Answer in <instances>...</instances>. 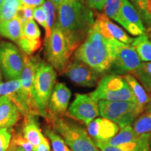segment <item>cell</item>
<instances>
[{
	"mask_svg": "<svg viewBox=\"0 0 151 151\" xmlns=\"http://www.w3.org/2000/svg\"><path fill=\"white\" fill-rule=\"evenodd\" d=\"M14 131L12 127H0V151L8 150Z\"/></svg>",
	"mask_w": 151,
	"mask_h": 151,
	"instance_id": "d6a6232c",
	"label": "cell"
},
{
	"mask_svg": "<svg viewBox=\"0 0 151 151\" xmlns=\"http://www.w3.org/2000/svg\"><path fill=\"white\" fill-rule=\"evenodd\" d=\"M139 13L146 32L151 37V0H129Z\"/></svg>",
	"mask_w": 151,
	"mask_h": 151,
	"instance_id": "484cf974",
	"label": "cell"
},
{
	"mask_svg": "<svg viewBox=\"0 0 151 151\" xmlns=\"http://www.w3.org/2000/svg\"><path fill=\"white\" fill-rule=\"evenodd\" d=\"M37 117V116L30 115L24 116L22 125L23 136L35 148L39 146L42 141L46 139L39 127Z\"/></svg>",
	"mask_w": 151,
	"mask_h": 151,
	"instance_id": "44dd1931",
	"label": "cell"
},
{
	"mask_svg": "<svg viewBox=\"0 0 151 151\" xmlns=\"http://www.w3.org/2000/svg\"><path fill=\"white\" fill-rule=\"evenodd\" d=\"M118 23L133 36L146 34V29L139 13L129 0H123L120 11Z\"/></svg>",
	"mask_w": 151,
	"mask_h": 151,
	"instance_id": "5bb4252c",
	"label": "cell"
},
{
	"mask_svg": "<svg viewBox=\"0 0 151 151\" xmlns=\"http://www.w3.org/2000/svg\"><path fill=\"white\" fill-rule=\"evenodd\" d=\"M21 81L20 79L9 81L4 83H0V95L7 96L10 98L22 114V104L20 96Z\"/></svg>",
	"mask_w": 151,
	"mask_h": 151,
	"instance_id": "603a6c76",
	"label": "cell"
},
{
	"mask_svg": "<svg viewBox=\"0 0 151 151\" xmlns=\"http://www.w3.org/2000/svg\"><path fill=\"white\" fill-rule=\"evenodd\" d=\"M93 25L101 35L109 39H116L125 44H131L133 41V38L129 37L121 27L111 21L104 14L97 12Z\"/></svg>",
	"mask_w": 151,
	"mask_h": 151,
	"instance_id": "2e32d148",
	"label": "cell"
},
{
	"mask_svg": "<svg viewBox=\"0 0 151 151\" xmlns=\"http://www.w3.org/2000/svg\"><path fill=\"white\" fill-rule=\"evenodd\" d=\"M68 115L88 125L99 115L98 101L89 94H76L75 99L68 109Z\"/></svg>",
	"mask_w": 151,
	"mask_h": 151,
	"instance_id": "7c38bea8",
	"label": "cell"
},
{
	"mask_svg": "<svg viewBox=\"0 0 151 151\" xmlns=\"http://www.w3.org/2000/svg\"><path fill=\"white\" fill-rule=\"evenodd\" d=\"M24 67L20 81V96L22 104V116H39L33 98V84L37 68V57L27 55L23 53Z\"/></svg>",
	"mask_w": 151,
	"mask_h": 151,
	"instance_id": "ba28073f",
	"label": "cell"
},
{
	"mask_svg": "<svg viewBox=\"0 0 151 151\" xmlns=\"http://www.w3.org/2000/svg\"><path fill=\"white\" fill-rule=\"evenodd\" d=\"M90 8L97 11H103L106 0H85Z\"/></svg>",
	"mask_w": 151,
	"mask_h": 151,
	"instance_id": "d590c367",
	"label": "cell"
},
{
	"mask_svg": "<svg viewBox=\"0 0 151 151\" xmlns=\"http://www.w3.org/2000/svg\"><path fill=\"white\" fill-rule=\"evenodd\" d=\"M132 127L143 146L149 150V140L151 137V104L147 106L136 119Z\"/></svg>",
	"mask_w": 151,
	"mask_h": 151,
	"instance_id": "ffe728a7",
	"label": "cell"
},
{
	"mask_svg": "<svg viewBox=\"0 0 151 151\" xmlns=\"http://www.w3.org/2000/svg\"><path fill=\"white\" fill-rule=\"evenodd\" d=\"M9 149L11 151H35L32 145L24 138L23 134L13 132Z\"/></svg>",
	"mask_w": 151,
	"mask_h": 151,
	"instance_id": "f1b7e54d",
	"label": "cell"
},
{
	"mask_svg": "<svg viewBox=\"0 0 151 151\" xmlns=\"http://www.w3.org/2000/svg\"><path fill=\"white\" fill-rule=\"evenodd\" d=\"M106 143L124 151H149L135 134L132 125L121 128L115 137Z\"/></svg>",
	"mask_w": 151,
	"mask_h": 151,
	"instance_id": "ac0fdd59",
	"label": "cell"
},
{
	"mask_svg": "<svg viewBox=\"0 0 151 151\" xmlns=\"http://www.w3.org/2000/svg\"><path fill=\"white\" fill-rule=\"evenodd\" d=\"M33 14L34 8L28 6H20L16 17H18L22 24H24L29 20H33Z\"/></svg>",
	"mask_w": 151,
	"mask_h": 151,
	"instance_id": "836d02e7",
	"label": "cell"
},
{
	"mask_svg": "<svg viewBox=\"0 0 151 151\" xmlns=\"http://www.w3.org/2000/svg\"><path fill=\"white\" fill-rule=\"evenodd\" d=\"M49 128L59 134L71 151H99L98 147L86 130L62 118L48 123Z\"/></svg>",
	"mask_w": 151,
	"mask_h": 151,
	"instance_id": "5b68a950",
	"label": "cell"
},
{
	"mask_svg": "<svg viewBox=\"0 0 151 151\" xmlns=\"http://www.w3.org/2000/svg\"><path fill=\"white\" fill-rule=\"evenodd\" d=\"M89 95L96 101H130L137 104L136 97L127 81L122 76L105 75L100 79L95 90Z\"/></svg>",
	"mask_w": 151,
	"mask_h": 151,
	"instance_id": "277c9868",
	"label": "cell"
},
{
	"mask_svg": "<svg viewBox=\"0 0 151 151\" xmlns=\"http://www.w3.org/2000/svg\"><path fill=\"white\" fill-rule=\"evenodd\" d=\"M122 1L123 0H106L103 9L104 14L118 22Z\"/></svg>",
	"mask_w": 151,
	"mask_h": 151,
	"instance_id": "4dcf8cb0",
	"label": "cell"
},
{
	"mask_svg": "<svg viewBox=\"0 0 151 151\" xmlns=\"http://www.w3.org/2000/svg\"><path fill=\"white\" fill-rule=\"evenodd\" d=\"M17 44L27 55H32L41 48V32L34 19L22 24V36Z\"/></svg>",
	"mask_w": 151,
	"mask_h": 151,
	"instance_id": "9a60e30c",
	"label": "cell"
},
{
	"mask_svg": "<svg viewBox=\"0 0 151 151\" xmlns=\"http://www.w3.org/2000/svg\"><path fill=\"white\" fill-rule=\"evenodd\" d=\"M42 7L46 14L47 29L44 39H47L51 35L52 30L57 22V8L51 1L48 0L45 1V3L42 5Z\"/></svg>",
	"mask_w": 151,
	"mask_h": 151,
	"instance_id": "f546056e",
	"label": "cell"
},
{
	"mask_svg": "<svg viewBox=\"0 0 151 151\" xmlns=\"http://www.w3.org/2000/svg\"><path fill=\"white\" fill-rule=\"evenodd\" d=\"M1 82H2V75H1V71L0 69V83H1Z\"/></svg>",
	"mask_w": 151,
	"mask_h": 151,
	"instance_id": "60d3db41",
	"label": "cell"
},
{
	"mask_svg": "<svg viewBox=\"0 0 151 151\" xmlns=\"http://www.w3.org/2000/svg\"><path fill=\"white\" fill-rule=\"evenodd\" d=\"M144 89L151 94V62H142L132 73Z\"/></svg>",
	"mask_w": 151,
	"mask_h": 151,
	"instance_id": "4316f807",
	"label": "cell"
},
{
	"mask_svg": "<svg viewBox=\"0 0 151 151\" xmlns=\"http://www.w3.org/2000/svg\"><path fill=\"white\" fill-rule=\"evenodd\" d=\"M20 7V0H4L0 8V22L16 18Z\"/></svg>",
	"mask_w": 151,
	"mask_h": 151,
	"instance_id": "83f0119b",
	"label": "cell"
},
{
	"mask_svg": "<svg viewBox=\"0 0 151 151\" xmlns=\"http://www.w3.org/2000/svg\"><path fill=\"white\" fill-rule=\"evenodd\" d=\"M149 150L151 151V137L150 138V140H149Z\"/></svg>",
	"mask_w": 151,
	"mask_h": 151,
	"instance_id": "b9f144b4",
	"label": "cell"
},
{
	"mask_svg": "<svg viewBox=\"0 0 151 151\" xmlns=\"http://www.w3.org/2000/svg\"><path fill=\"white\" fill-rule=\"evenodd\" d=\"M22 115L18 106L7 96L0 97V127H12Z\"/></svg>",
	"mask_w": 151,
	"mask_h": 151,
	"instance_id": "d6986e66",
	"label": "cell"
},
{
	"mask_svg": "<svg viewBox=\"0 0 151 151\" xmlns=\"http://www.w3.org/2000/svg\"><path fill=\"white\" fill-rule=\"evenodd\" d=\"M45 134L50 140L54 151H70L66 146L64 139L52 129L47 128L45 129Z\"/></svg>",
	"mask_w": 151,
	"mask_h": 151,
	"instance_id": "1f68e13d",
	"label": "cell"
},
{
	"mask_svg": "<svg viewBox=\"0 0 151 151\" xmlns=\"http://www.w3.org/2000/svg\"><path fill=\"white\" fill-rule=\"evenodd\" d=\"M45 1V0H20V6H28L35 9L42 6Z\"/></svg>",
	"mask_w": 151,
	"mask_h": 151,
	"instance_id": "8d00e7d4",
	"label": "cell"
},
{
	"mask_svg": "<svg viewBox=\"0 0 151 151\" xmlns=\"http://www.w3.org/2000/svg\"><path fill=\"white\" fill-rule=\"evenodd\" d=\"M57 74L48 62L37 58L33 84V98L39 116L46 118L48 105L54 88Z\"/></svg>",
	"mask_w": 151,
	"mask_h": 151,
	"instance_id": "3957f363",
	"label": "cell"
},
{
	"mask_svg": "<svg viewBox=\"0 0 151 151\" xmlns=\"http://www.w3.org/2000/svg\"><path fill=\"white\" fill-rule=\"evenodd\" d=\"M71 95L70 90L64 83H58L54 87L48 102L47 116L45 118L47 123L62 118L67 112Z\"/></svg>",
	"mask_w": 151,
	"mask_h": 151,
	"instance_id": "4fadbf2b",
	"label": "cell"
},
{
	"mask_svg": "<svg viewBox=\"0 0 151 151\" xmlns=\"http://www.w3.org/2000/svg\"><path fill=\"white\" fill-rule=\"evenodd\" d=\"M98 147V148L100 149L101 151H124L121 149L117 148V147L111 146L106 142H101V141H98V142H94Z\"/></svg>",
	"mask_w": 151,
	"mask_h": 151,
	"instance_id": "74e56055",
	"label": "cell"
},
{
	"mask_svg": "<svg viewBox=\"0 0 151 151\" xmlns=\"http://www.w3.org/2000/svg\"><path fill=\"white\" fill-rule=\"evenodd\" d=\"M99 114L104 118L116 123L120 128L132 125L144 109L138 104L130 101H98Z\"/></svg>",
	"mask_w": 151,
	"mask_h": 151,
	"instance_id": "52a82bcc",
	"label": "cell"
},
{
	"mask_svg": "<svg viewBox=\"0 0 151 151\" xmlns=\"http://www.w3.org/2000/svg\"><path fill=\"white\" fill-rule=\"evenodd\" d=\"M87 131L94 142H107L117 134L119 126L106 118H96L87 125Z\"/></svg>",
	"mask_w": 151,
	"mask_h": 151,
	"instance_id": "e0dca14e",
	"label": "cell"
},
{
	"mask_svg": "<svg viewBox=\"0 0 151 151\" xmlns=\"http://www.w3.org/2000/svg\"><path fill=\"white\" fill-rule=\"evenodd\" d=\"M0 35L18 43L22 36V24L18 17L4 22H0Z\"/></svg>",
	"mask_w": 151,
	"mask_h": 151,
	"instance_id": "7402d4cb",
	"label": "cell"
},
{
	"mask_svg": "<svg viewBox=\"0 0 151 151\" xmlns=\"http://www.w3.org/2000/svg\"><path fill=\"white\" fill-rule=\"evenodd\" d=\"M141 63L140 58L133 47L120 42L109 71L111 74L124 76L133 73Z\"/></svg>",
	"mask_w": 151,
	"mask_h": 151,
	"instance_id": "8fae6325",
	"label": "cell"
},
{
	"mask_svg": "<svg viewBox=\"0 0 151 151\" xmlns=\"http://www.w3.org/2000/svg\"><path fill=\"white\" fill-rule=\"evenodd\" d=\"M97 11L85 0H68L57 9V25L73 51L83 42L94 23Z\"/></svg>",
	"mask_w": 151,
	"mask_h": 151,
	"instance_id": "6da1fadb",
	"label": "cell"
},
{
	"mask_svg": "<svg viewBox=\"0 0 151 151\" xmlns=\"http://www.w3.org/2000/svg\"><path fill=\"white\" fill-rule=\"evenodd\" d=\"M33 18L40 24L45 30L47 29V22H46V14L44 9H43L42 6L36 7L34 9Z\"/></svg>",
	"mask_w": 151,
	"mask_h": 151,
	"instance_id": "e575fe53",
	"label": "cell"
},
{
	"mask_svg": "<svg viewBox=\"0 0 151 151\" xmlns=\"http://www.w3.org/2000/svg\"><path fill=\"white\" fill-rule=\"evenodd\" d=\"M6 151H11V150H9V148H8V150H6Z\"/></svg>",
	"mask_w": 151,
	"mask_h": 151,
	"instance_id": "ee69618b",
	"label": "cell"
},
{
	"mask_svg": "<svg viewBox=\"0 0 151 151\" xmlns=\"http://www.w3.org/2000/svg\"><path fill=\"white\" fill-rule=\"evenodd\" d=\"M44 52L48 63L60 73L67 67L74 52L57 24L50 37L44 39Z\"/></svg>",
	"mask_w": 151,
	"mask_h": 151,
	"instance_id": "8992f818",
	"label": "cell"
},
{
	"mask_svg": "<svg viewBox=\"0 0 151 151\" xmlns=\"http://www.w3.org/2000/svg\"><path fill=\"white\" fill-rule=\"evenodd\" d=\"M122 77L129 86L134 95L137 99L138 104L142 106L144 109H146L147 106L150 104V98L142 85L131 73H127Z\"/></svg>",
	"mask_w": 151,
	"mask_h": 151,
	"instance_id": "cb8c5ba5",
	"label": "cell"
},
{
	"mask_svg": "<svg viewBox=\"0 0 151 151\" xmlns=\"http://www.w3.org/2000/svg\"><path fill=\"white\" fill-rule=\"evenodd\" d=\"M120 41L104 37L93 25L73 58L81 60L100 73L110 70Z\"/></svg>",
	"mask_w": 151,
	"mask_h": 151,
	"instance_id": "7a4b0ae2",
	"label": "cell"
},
{
	"mask_svg": "<svg viewBox=\"0 0 151 151\" xmlns=\"http://www.w3.org/2000/svg\"><path fill=\"white\" fill-rule=\"evenodd\" d=\"M35 151H50L48 141L46 139L39 146L35 148Z\"/></svg>",
	"mask_w": 151,
	"mask_h": 151,
	"instance_id": "f35d334b",
	"label": "cell"
},
{
	"mask_svg": "<svg viewBox=\"0 0 151 151\" xmlns=\"http://www.w3.org/2000/svg\"><path fill=\"white\" fill-rule=\"evenodd\" d=\"M3 1H4V0H0V8H1V5H2V4H3Z\"/></svg>",
	"mask_w": 151,
	"mask_h": 151,
	"instance_id": "7bdbcfd3",
	"label": "cell"
},
{
	"mask_svg": "<svg viewBox=\"0 0 151 151\" xmlns=\"http://www.w3.org/2000/svg\"><path fill=\"white\" fill-rule=\"evenodd\" d=\"M131 46L143 62H151V41L146 34L133 39Z\"/></svg>",
	"mask_w": 151,
	"mask_h": 151,
	"instance_id": "d4e9b609",
	"label": "cell"
},
{
	"mask_svg": "<svg viewBox=\"0 0 151 151\" xmlns=\"http://www.w3.org/2000/svg\"><path fill=\"white\" fill-rule=\"evenodd\" d=\"M24 67L23 54L16 45L0 43V69L6 81L20 79Z\"/></svg>",
	"mask_w": 151,
	"mask_h": 151,
	"instance_id": "9c48e42d",
	"label": "cell"
},
{
	"mask_svg": "<svg viewBox=\"0 0 151 151\" xmlns=\"http://www.w3.org/2000/svg\"><path fill=\"white\" fill-rule=\"evenodd\" d=\"M61 73L77 86L89 88L97 86L103 75L87 64L73 58L72 60H70Z\"/></svg>",
	"mask_w": 151,
	"mask_h": 151,
	"instance_id": "30bf717a",
	"label": "cell"
},
{
	"mask_svg": "<svg viewBox=\"0 0 151 151\" xmlns=\"http://www.w3.org/2000/svg\"><path fill=\"white\" fill-rule=\"evenodd\" d=\"M48 1H51V2L55 6L56 8L58 9V7L60 5H61L62 4H63L64 2H65V1H68V0H48Z\"/></svg>",
	"mask_w": 151,
	"mask_h": 151,
	"instance_id": "ab89813d",
	"label": "cell"
}]
</instances>
